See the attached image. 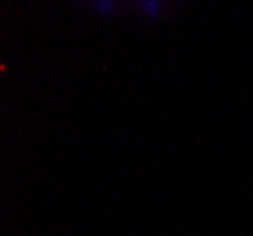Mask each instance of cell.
<instances>
[{
    "label": "cell",
    "instance_id": "cell-1",
    "mask_svg": "<svg viewBox=\"0 0 253 236\" xmlns=\"http://www.w3.org/2000/svg\"><path fill=\"white\" fill-rule=\"evenodd\" d=\"M140 10L144 11L146 15H149V17H155V15H159V11H161V4H157V2H142L140 4Z\"/></svg>",
    "mask_w": 253,
    "mask_h": 236
},
{
    "label": "cell",
    "instance_id": "cell-2",
    "mask_svg": "<svg viewBox=\"0 0 253 236\" xmlns=\"http://www.w3.org/2000/svg\"><path fill=\"white\" fill-rule=\"evenodd\" d=\"M110 6H114V4H110V2H100V4H95L96 10L102 11V13H108V11L116 10V8H110Z\"/></svg>",
    "mask_w": 253,
    "mask_h": 236
}]
</instances>
